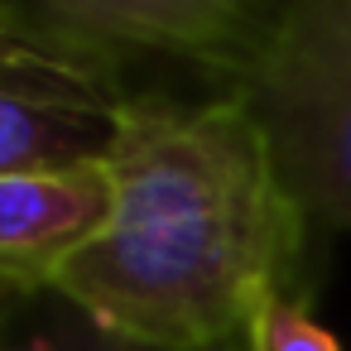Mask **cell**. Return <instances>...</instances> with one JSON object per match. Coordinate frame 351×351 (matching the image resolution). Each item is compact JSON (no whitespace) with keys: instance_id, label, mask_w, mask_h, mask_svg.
<instances>
[{"instance_id":"cell-1","label":"cell","mask_w":351,"mask_h":351,"mask_svg":"<svg viewBox=\"0 0 351 351\" xmlns=\"http://www.w3.org/2000/svg\"><path fill=\"white\" fill-rule=\"evenodd\" d=\"M101 169L106 212L49 279L92 327L145 351H217L284 293L308 217L236 92L125 97Z\"/></svg>"},{"instance_id":"cell-2","label":"cell","mask_w":351,"mask_h":351,"mask_svg":"<svg viewBox=\"0 0 351 351\" xmlns=\"http://www.w3.org/2000/svg\"><path fill=\"white\" fill-rule=\"evenodd\" d=\"M236 97L298 212L351 231V0H279Z\"/></svg>"},{"instance_id":"cell-3","label":"cell","mask_w":351,"mask_h":351,"mask_svg":"<svg viewBox=\"0 0 351 351\" xmlns=\"http://www.w3.org/2000/svg\"><path fill=\"white\" fill-rule=\"evenodd\" d=\"M58 34L106 53H164L231 77L255 53L279 0H25Z\"/></svg>"},{"instance_id":"cell-4","label":"cell","mask_w":351,"mask_h":351,"mask_svg":"<svg viewBox=\"0 0 351 351\" xmlns=\"http://www.w3.org/2000/svg\"><path fill=\"white\" fill-rule=\"evenodd\" d=\"M106 212V169L77 164L58 173L0 178V284L49 293L53 269L92 236Z\"/></svg>"},{"instance_id":"cell-5","label":"cell","mask_w":351,"mask_h":351,"mask_svg":"<svg viewBox=\"0 0 351 351\" xmlns=\"http://www.w3.org/2000/svg\"><path fill=\"white\" fill-rule=\"evenodd\" d=\"M0 87L87 111H116L125 101L121 63L58 34L25 0H0Z\"/></svg>"},{"instance_id":"cell-6","label":"cell","mask_w":351,"mask_h":351,"mask_svg":"<svg viewBox=\"0 0 351 351\" xmlns=\"http://www.w3.org/2000/svg\"><path fill=\"white\" fill-rule=\"evenodd\" d=\"M111 116L0 87V178L97 164L111 140Z\"/></svg>"},{"instance_id":"cell-7","label":"cell","mask_w":351,"mask_h":351,"mask_svg":"<svg viewBox=\"0 0 351 351\" xmlns=\"http://www.w3.org/2000/svg\"><path fill=\"white\" fill-rule=\"evenodd\" d=\"M245 346L250 351H341V341L303 308V303H293V298H269L260 313H255V322H250V332H245Z\"/></svg>"},{"instance_id":"cell-8","label":"cell","mask_w":351,"mask_h":351,"mask_svg":"<svg viewBox=\"0 0 351 351\" xmlns=\"http://www.w3.org/2000/svg\"><path fill=\"white\" fill-rule=\"evenodd\" d=\"M44 332H49L53 351H145V346H130V341H121V337L92 327V322H87L82 313H73L68 303H58V313L49 317Z\"/></svg>"},{"instance_id":"cell-9","label":"cell","mask_w":351,"mask_h":351,"mask_svg":"<svg viewBox=\"0 0 351 351\" xmlns=\"http://www.w3.org/2000/svg\"><path fill=\"white\" fill-rule=\"evenodd\" d=\"M0 351H53V341H49V332H39V337L20 341V346H0Z\"/></svg>"}]
</instances>
